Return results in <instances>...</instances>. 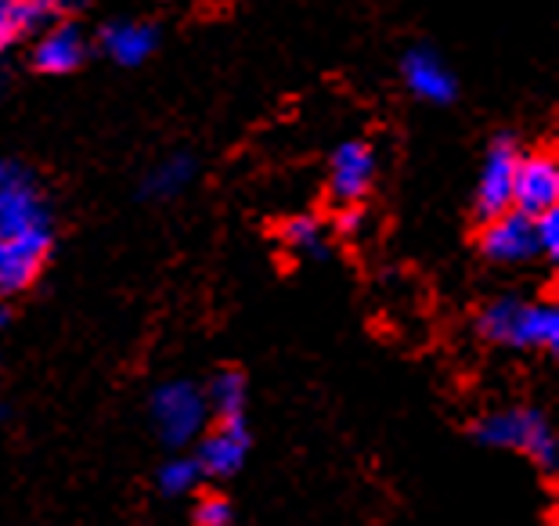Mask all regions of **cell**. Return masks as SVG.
<instances>
[{
	"label": "cell",
	"mask_w": 559,
	"mask_h": 526,
	"mask_svg": "<svg viewBox=\"0 0 559 526\" xmlns=\"http://www.w3.org/2000/svg\"><path fill=\"white\" fill-rule=\"evenodd\" d=\"M480 336L509 350H556L559 343V314L552 303L516 300L502 296L480 314Z\"/></svg>",
	"instance_id": "obj_1"
},
{
	"label": "cell",
	"mask_w": 559,
	"mask_h": 526,
	"mask_svg": "<svg viewBox=\"0 0 559 526\" xmlns=\"http://www.w3.org/2000/svg\"><path fill=\"white\" fill-rule=\"evenodd\" d=\"M477 440L484 447L516 451L523 458L538 462L545 473L556 469V433H552L549 418L534 408L509 404V408L487 411L477 422Z\"/></svg>",
	"instance_id": "obj_2"
},
{
	"label": "cell",
	"mask_w": 559,
	"mask_h": 526,
	"mask_svg": "<svg viewBox=\"0 0 559 526\" xmlns=\"http://www.w3.org/2000/svg\"><path fill=\"white\" fill-rule=\"evenodd\" d=\"M152 426L163 444L188 447L210 429V404L195 382L174 379L152 393Z\"/></svg>",
	"instance_id": "obj_3"
},
{
	"label": "cell",
	"mask_w": 559,
	"mask_h": 526,
	"mask_svg": "<svg viewBox=\"0 0 559 526\" xmlns=\"http://www.w3.org/2000/svg\"><path fill=\"white\" fill-rule=\"evenodd\" d=\"M51 253V224H37L0 242V296L26 292Z\"/></svg>",
	"instance_id": "obj_4"
},
{
	"label": "cell",
	"mask_w": 559,
	"mask_h": 526,
	"mask_svg": "<svg viewBox=\"0 0 559 526\" xmlns=\"http://www.w3.org/2000/svg\"><path fill=\"white\" fill-rule=\"evenodd\" d=\"M249 458V429L246 418H217L206 433L199 437L195 465L202 480H228Z\"/></svg>",
	"instance_id": "obj_5"
},
{
	"label": "cell",
	"mask_w": 559,
	"mask_h": 526,
	"mask_svg": "<svg viewBox=\"0 0 559 526\" xmlns=\"http://www.w3.org/2000/svg\"><path fill=\"white\" fill-rule=\"evenodd\" d=\"M559 199V170L549 152H527L516 159L513 174V210L523 217H542L552 213Z\"/></svg>",
	"instance_id": "obj_6"
},
{
	"label": "cell",
	"mask_w": 559,
	"mask_h": 526,
	"mask_svg": "<svg viewBox=\"0 0 559 526\" xmlns=\"http://www.w3.org/2000/svg\"><path fill=\"white\" fill-rule=\"evenodd\" d=\"M37 224H51L40 206L37 188L19 166H0V242Z\"/></svg>",
	"instance_id": "obj_7"
},
{
	"label": "cell",
	"mask_w": 559,
	"mask_h": 526,
	"mask_svg": "<svg viewBox=\"0 0 559 526\" xmlns=\"http://www.w3.org/2000/svg\"><path fill=\"white\" fill-rule=\"evenodd\" d=\"M480 249H484V256L495 263H523V260H534L542 253L538 235H534V220L523 217L516 210L487 220L484 235H480Z\"/></svg>",
	"instance_id": "obj_8"
},
{
	"label": "cell",
	"mask_w": 559,
	"mask_h": 526,
	"mask_svg": "<svg viewBox=\"0 0 559 526\" xmlns=\"http://www.w3.org/2000/svg\"><path fill=\"white\" fill-rule=\"evenodd\" d=\"M516 159H520V152L509 145V141H498V145L487 152L484 170H480V184H477V213L484 220H495V217H502V213L513 210Z\"/></svg>",
	"instance_id": "obj_9"
},
{
	"label": "cell",
	"mask_w": 559,
	"mask_h": 526,
	"mask_svg": "<svg viewBox=\"0 0 559 526\" xmlns=\"http://www.w3.org/2000/svg\"><path fill=\"white\" fill-rule=\"evenodd\" d=\"M372 177H376V155L365 141H343L332 152L329 188L340 202H358L372 188Z\"/></svg>",
	"instance_id": "obj_10"
},
{
	"label": "cell",
	"mask_w": 559,
	"mask_h": 526,
	"mask_svg": "<svg viewBox=\"0 0 559 526\" xmlns=\"http://www.w3.org/2000/svg\"><path fill=\"white\" fill-rule=\"evenodd\" d=\"M404 80H408L412 94H419V98L433 105L455 98V76L448 73V65L433 51H423V47L404 58Z\"/></svg>",
	"instance_id": "obj_11"
},
{
	"label": "cell",
	"mask_w": 559,
	"mask_h": 526,
	"mask_svg": "<svg viewBox=\"0 0 559 526\" xmlns=\"http://www.w3.org/2000/svg\"><path fill=\"white\" fill-rule=\"evenodd\" d=\"M44 73H73V69L83 62V37L76 26H62V29H51L47 37L40 40L37 55H33Z\"/></svg>",
	"instance_id": "obj_12"
},
{
	"label": "cell",
	"mask_w": 559,
	"mask_h": 526,
	"mask_svg": "<svg viewBox=\"0 0 559 526\" xmlns=\"http://www.w3.org/2000/svg\"><path fill=\"white\" fill-rule=\"evenodd\" d=\"M156 47V29L141 26V22H120L105 33V51H109L120 65H141Z\"/></svg>",
	"instance_id": "obj_13"
},
{
	"label": "cell",
	"mask_w": 559,
	"mask_h": 526,
	"mask_svg": "<svg viewBox=\"0 0 559 526\" xmlns=\"http://www.w3.org/2000/svg\"><path fill=\"white\" fill-rule=\"evenodd\" d=\"M206 393V404H210V415L213 418H246V379L242 372H217L210 379V386L202 390Z\"/></svg>",
	"instance_id": "obj_14"
},
{
	"label": "cell",
	"mask_w": 559,
	"mask_h": 526,
	"mask_svg": "<svg viewBox=\"0 0 559 526\" xmlns=\"http://www.w3.org/2000/svg\"><path fill=\"white\" fill-rule=\"evenodd\" d=\"M47 19V11L40 8V0H0V47H4L15 33L40 26Z\"/></svg>",
	"instance_id": "obj_15"
},
{
	"label": "cell",
	"mask_w": 559,
	"mask_h": 526,
	"mask_svg": "<svg viewBox=\"0 0 559 526\" xmlns=\"http://www.w3.org/2000/svg\"><path fill=\"white\" fill-rule=\"evenodd\" d=\"M195 166L188 155H174V159H166L163 166H156V174L148 177V195L156 199H170L177 191H185L188 181H192Z\"/></svg>",
	"instance_id": "obj_16"
},
{
	"label": "cell",
	"mask_w": 559,
	"mask_h": 526,
	"mask_svg": "<svg viewBox=\"0 0 559 526\" xmlns=\"http://www.w3.org/2000/svg\"><path fill=\"white\" fill-rule=\"evenodd\" d=\"M199 480H202V473H199L195 458H185V454H177V458H170L159 469V490L166 498L192 494V490L199 487Z\"/></svg>",
	"instance_id": "obj_17"
},
{
	"label": "cell",
	"mask_w": 559,
	"mask_h": 526,
	"mask_svg": "<svg viewBox=\"0 0 559 526\" xmlns=\"http://www.w3.org/2000/svg\"><path fill=\"white\" fill-rule=\"evenodd\" d=\"M285 242L304 256H321L325 253V227H321L314 217H296L289 227H285Z\"/></svg>",
	"instance_id": "obj_18"
},
{
	"label": "cell",
	"mask_w": 559,
	"mask_h": 526,
	"mask_svg": "<svg viewBox=\"0 0 559 526\" xmlns=\"http://www.w3.org/2000/svg\"><path fill=\"white\" fill-rule=\"evenodd\" d=\"M195 526H239V519H235V509L228 505V498L213 494V498H202L195 505Z\"/></svg>",
	"instance_id": "obj_19"
},
{
	"label": "cell",
	"mask_w": 559,
	"mask_h": 526,
	"mask_svg": "<svg viewBox=\"0 0 559 526\" xmlns=\"http://www.w3.org/2000/svg\"><path fill=\"white\" fill-rule=\"evenodd\" d=\"M534 235H538V249L545 256H556L559 249V213H542V217H534Z\"/></svg>",
	"instance_id": "obj_20"
},
{
	"label": "cell",
	"mask_w": 559,
	"mask_h": 526,
	"mask_svg": "<svg viewBox=\"0 0 559 526\" xmlns=\"http://www.w3.org/2000/svg\"><path fill=\"white\" fill-rule=\"evenodd\" d=\"M76 4H83V0H40V8L47 11V15H51V11H69Z\"/></svg>",
	"instance_id": "obj_21"
}]
</instances>
